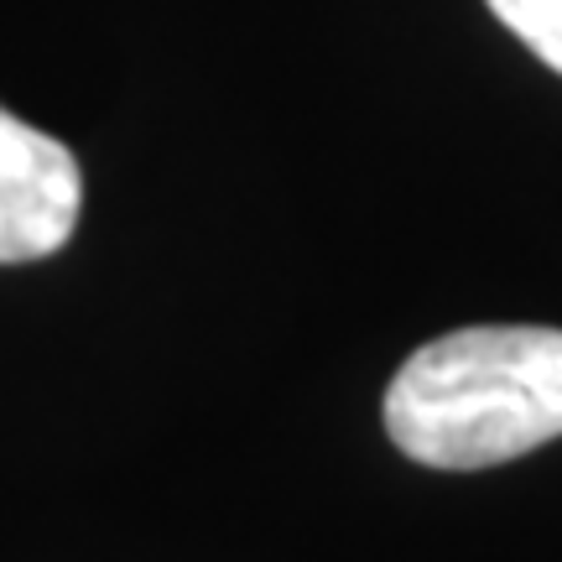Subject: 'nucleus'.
Here are the masks:
<instances>
[{
	"mask_svg": "<svg viewBox=\"0 0 562 562\" xmlns=\"http://www.w3.org/2000/svg\"><path fill=\"white\" fill-rule=\"evenodd\" d=\"M385 432L427 469H495L562 438V328L480 323L422 344L385 385Z\"/></svg>",
	"mask_w": 562,
	"mask_h": 562,
	"instance_id": "obj_1",
	"label": "nucleus"
},
{
	"mask_svg": "<svg viewBox=\"0 0 562 562\" xmlns=\"http://www.w3.org/2000/svg\"><path fill=\"white\" fill-rule=\"evenodd\" d=\"M83 209L79 157L0 104V266L47 261Z\"/></svg>",
	"mask_w": 562,
	"mask_h": 562,
	"instance_id": "obj_2",
	"label": "nucleus"
},
{
	"mask_svg": "<svg viewBox=\"0 0 562 562\" xmlns=\"http://www.w3.org/2000/svg\"><path fill=\"white\" fill-rule=\"evenodd\" d=\"M484 5H490L495 21L510 26L552 74H562V0H484Z\"/></svg>",
	"mask_w": 562,
	"mask_h": 562,
	"instance_id": "obj_3",
	"label": "nucleus"
}]
</instances>
